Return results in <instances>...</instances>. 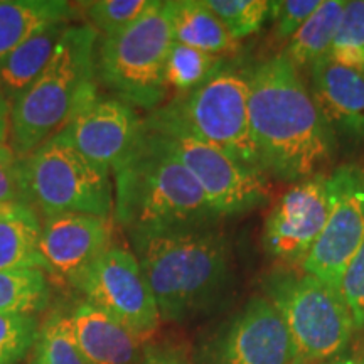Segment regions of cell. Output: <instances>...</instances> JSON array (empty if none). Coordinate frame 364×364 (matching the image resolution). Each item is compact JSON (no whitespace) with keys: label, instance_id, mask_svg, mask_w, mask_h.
Masks as SVG:
<instances>
[{"label":"cell","instance_id":"6da1fadb","mask_svg":"<svg viewBox=\"0 0 364 364\" xmlns=\"http://www.w3.org/2000/svg\"><path fill=\"white\" fill-rule=\"evenodd\" d=\"M247 78L250 127L263 174L287 182L321 174L338 140L297 68L280 53L247 71Z\"/></svg>","mask_w":364,"mask_h":364},{"label":"cell","instance_id":"7a4b0ae2","mask_svg":"<svg viewBox=\"0 0 364 364\" xmlns=\"http://www.w3.org/2000/svg\"><path fill=\"white\" fill-rule=\"evenodd\" d=\"M161 321L186 322L211 311L233 282V252L218 228L129 235Z\"/></svg>","mask_w":364,"mask_h":364},{"label":"cell","instance_id":"3957f363","mask_svg":"<svg viewBox=\"0 0 364 364\" xmlns=\"http://www.w3.org/2000/svg\"><path fill=\"white\" fill-rule=\"evenodd\" d=\"M113 177V220L127 235L211 226L221 220L162 136L144 130Z\"/></svg>","mask_w":364,"mask_h":364},{"label":"cell","instance_id":"277c9868","mask_svg":"<svg viewBox=\"0 0 364 364\" xmlns=\"http://www.w3.org/2000/svg\"><path fill=\"white\" fill-rule=\"evenodd\" d=\"M97 41L88 24L68 26L43 73L11 105L9 144L21 159L65 129L81 98L98 86Z\"/></svg>","mask_w":364,"mask_h":364},{"label":"cell","instance_id":"5b68a950","mask_svg":"<svg viewBox=\"0 0 364 364\" xmlns=\"http://www.w3.org/2000/svg\"><path fill=\"white\" fill-rule=\"evenodd\" d=\"M172 0H150L127 29L97 46V81L122 102L154 112L162 107L167 56L174 44Z\"/></svg>","mask_w":364,"mask_h":364},{"label":"cell","instance_id":"8992f818","mask_svg":"<svg viewBox=\"0 0 364 364\" xmlns=\"http://www.w3.org/2000/svg\"><path fill=\"white\" fill-rule=\"evenodd\" d=\"M263 290L284 318L292 341L294 364H324L343 356L356 329L336 290L292 267L268 273Z\"/></svg>","mask_w":364,"mask_h":364},{"label":"cell","instance_id":"52a82bcc","mask_svg":"<svg viewBox=\"0 0 364 364\" xmlns=\"http://www.w3.org/2000/svg\"><path fill=\"white\" fill-rule=\"evenodd\" d=\"M149 117L179 127L250 169L262 172L250 127L247 73L223 66L199 88L177 95L167 105L150 112Z\"/></svg>","mask_w":364,"mask_h":364},{"label":"cell","instance_id":"ba28073f","mask_svg":"<svg viewBox=\"0 0 364 364\" xmlns=\"http://www.w3.org/2000/svg\"><path fill=\"white\" fill-rule=\"evenodd\" d=\"M27 204L44 216L78 213L113 218L112 176L73 145L65 130L22 159Z\"/></svg>","mask_w":364,"mask_h":364},{"label":"cell","instance_id":"9c48e42d","mask_svg":"<svg viewBox=\"0 0 364 364\" xmlns=\"http://www.w3.org/2000/svg\"><path fill=\"white\" fill-rule=\"evenodd\" d=\"M144 122L162 136L167 147L193 174L220 220L247 215L267 204L270 188L263 172L250 169L221 149L196 139L179 127L152 117L144 118Z\"/></svg>","mask_w":364,"mask_h":364},{"label":"cell","instance_id":"30bf717a","mask_svg":"<svg viewBox=\"0 0 364 364\" xmlns=\"http://www.w3.org/2000/svg\"><path fill=\"white\" fill-rule=\"evenodd\" d=\"M327 184L329 215L300 268L339 294L346 268L364 245V169L344 164L327 174Z\"/></svg>","mask_w":364,"mask_h":364},{"label":"cell","instance_id":"8fae6325","mask_svg":"<svg viewBox=\"0 0 364 364\" xmlns=\"http://www.w3.org/2000/svg\"><path fill=\"white\" fill-rule=\"evenodd\" d=\"M196 364H294L284 318L265 295H253L194 354Z\"/></svg>","mask_w":364,"mask_h":364},{"label":"cell","instance_id":"7c38bea8","mask_svg":"<svg viewBox=\"0 0 364 364\" xmlns=\"http://www.w3.org/2000/svg\"><path fill=\"white\" fill-rule=\"evenodd\" d=\"M86 302L107 312L144 339H152L159 326L156 299L134 255L120 245H113L91 267L80 285Z\"/></svg>","mask_w":364,"mask_h":364},{"label":"cell","instance_id":"4fadbf2b","mask_svg":"<svg viewBox=\"0 0 364 364\" xmlns=\"http://www.w3.org/2000/svg\"><path fill=\"white\" fill-rule=\"evenodd\" d=\"M327 174L295 182L273 204L263 225V248L282 267L300 268L329 215Z\"/></svg>","mask_w":364,"mask_h":364},{"label":"cell","instance_id":"5bb4252c","mask_svg":"<svg viewBox=\"0 0 364 364\" xmlns=\"http://www.w3.org/2000/svg\"><path fill=\"white\" fill-rule=\"evenodd\" d=\"M63 130L98 171L112 176L139 142L144 118L132 105L115 97H103L95 86L81 98Z\"/></svg>","mask_w":364,"mask_h":364},{"label":"cell","instance_id":"9a60e30c","mask_svg":"<svg viewBox=\"0 0 364 364\" xmlns=\"http://www.w3.org/2000/svg\"><path fill=\"white\" fill-rule=\"evenodd\" d=\"M113 221L78 213L44 216L39 236L44 272L80 289L91 267L115 245Z\"/></svg>","mask_w":364,"mask_h":364},{"label":"cell","instance_id":"2e32d148","mask_svg":"<svg viewBox=\"0 0 364 364\" xmlns=\"http://www.w3.org/2000/svg\"><path fill=\"white\" fill-rule=\"evenodd\" d=\"M311 91L338 142L364 147V76L329 56L309 68Z\"/></svg>","mask_w":364,"mask_h":364},{"label":"cell","instance_id":"e0dca14e","mask_svg":"<svg viewBox=\"0 0 364 364\" xmlns=\"http://www.w3.org/2000/svg\"><path fill=\"white\" fill-rule=\"evenodd\" d=\"M71 331L88 364H135L150 339H144L124 324L85 300L70 314Z\"/></svg>","mask_w":364,"mask_h":364},{"label":"cell","instance_id":"ac0fdd59","mask_svg":"<svg viewBox=\"0 0 364 364\" xmlns=\"http://www.w3.org/2000/svg\"><path fill=\"white\" fill-rule=\"evenodd\" d=\"M68 26L70 22H58L44 27L0 59V95L9 103L16 102L43 73Z\"/></svg>","mask_w":364,"mask_h":364},{"label":"cell","instance_id":"d6986e66","mask_svg":"<svg viewBox=\"0 0 364 364\" xmlns=\"http://www.w3.org/2000/svg\"><path fill=\"white\" fill-rule=\"evenodd\" d=\"M75 17L65 0H0V59L44 27Z\"/></svg>","mask_w":364,"mask_h":364},{"label":"cell","instance_id":"ffe728a7","mask_svg":"<svg viewBox=\"0 0 364 364\" xmlns=\"http://www.w3.org/2000/svg\"><path fill=\"white\" fill-rule=\"evenodd\" d=\"M171 21L174 43L220 58L238 49V43L204 0H172Z\"/></svg>","mask_w":364,"mask_h":364},{"label":"cell","instance_id":"44dd1931","mask_svg":"<svg viewBox=\"0 0 364 364\" xmlns=\"http://www.w3.org/2000/svg\"><path fill=\"white\" fill-rule=\"evenodd\" d=\"M39 236V215L27 204L4 216L0 220V272L27 268L44 272Z\"/></svg>","mask_w":364,"mask_h":364},{"label":"cell","instance_id":"7402d4cb","mask_svg":"<svg viewBox=\"0 0 364 364\" xmlns=\"http://www.w3.org/2000/svg\"><path fill=\"white\" fill-rule=\"evenodd\" d=\"M346 0H322L317 11L287 41L282 53L297 68H311L318 59L329 56L332 41L338 33Z\"/></svg>","mask_w":364,"mask_h":364},{"label":"cell","instance_id":"603a6c76","mask_svg":"<svg viewBox=\"0 0 364 364\" xmlns=\"http://www.w3.org/2000/svg\"><path fill=\"white\" fill-rule=\"evenodd\" d=\"M51 302L48 273L38 268L0 272V314L36 316Z\"/></svg>","mask_w":364,"mask_h":364},{"label":"cell","instance_id":"cb8c5ba5","mask_svg":"<svg viewBox=\"0 0 364 364\" xmlns=\"http://www.w3.org/2000/svg\"><path fill=\"white\" fill-rule=\"evenodd\" d=\"M27 364H88L73 336L70 314L54 311L46 317Z\"/></svg>","mask_w":364,"mask_h":364},{"label":"cell","instance_id":"d4e9b609","mask_svg":"<svg viewBox=\"0 0 364 364\" xmlns=\"http://www.w3.org/2000/svg\"><path fill=\"white\" fill-rule=\"evenodd\" d=\"M225 66V58L213 56L189 46L172 44L166 65L167 86L177 95H188L199 88Z\"/></svg>","mask_w":364,"mask_h":364},{"label":"cell","instance_id":"484cf974","mask_svg":"<svg viewBox=\"0 0 364 364\" xmlns=\"http://www.w3.org/2000/svg\"><path fill=\"white\" fill-rule=\"evenodd\" d=\"M329 58L364 76V0H346Z\"/></svg>","mask_w":364,"mask_h":364},{"label":"cell","instance_id":"4316f807","mask_svg":"<svg viewBox=\"0 0 364 364\" xmlns=\"http://www.w3.org/2000/svg\"><path fill=\"white\" fill-rule=\"evenodd\" d=\"M236 43L262 29L270 19L268 0H204Z\"/></svg>","mask_w":364,"mask_h":364},{"label":"cell","instance_id":"83f0119b","mask_svg":"<svg viewBox=\"0 0 364 364\" xmlns=\"http://www.w3.org/2000/svg\"><path fill=\"white\" fill-rule=\"evenodd\" d=\"M150 0H95L81 4L86 24L102 38H110L127 29L147 9Z\"/></svg>","mask_w":364,"mask_h":364},{"label":"cell","instance_id":"f1b7e54d","mask_svg":"<svg viewBox=\"0 0 364 364\" xmlns=\"http://www.w3.org/2000/svg\"><path fill=\"white\" fill-rule=\"evenodd\" d=\"M36 316L0 314V364H21L38 338Z\"/></svg>","mask_w":364,"mask_h":364},{"label":"cell","instance_id":"f546056e","mask_svg":"<svg viewBox=\"0 0 364 364\" xmlns=\"http://www.w3.org/2000/svg\"><path fill=\"white\" fill-rule=\"evenodd\" d=\"M322 0H270V21H273V36L277 41L287 43L297 33Z\"/></svg>","mask_w":364,"mask_h":364},{"label":"cell","instance_id":"4dcf8cb0","mask_svg":"<svg viewBox=\"0 0 364 364\" xmlns=\"http://www.w3.org/2000/svg\"><path fill=\"white\" fill-rule=\"evenodd\" d=\"M339 295L351 314L354 329L364 332V245L346 268Z\"/></svg>","mask_w":364,"mask_h":364},{"label":"cell","instance_id":"1f68e13d","mask_svg":"<svg viewBox=\"0 0 364 364\" xmlns=\"http://www.w3.org/2000/svg\"><path fill=\"white\" fill-rule=\"evenodd\" d=\"M0 203L27 204L22 159L14 152L11 144L0 145Z\"/></svg>","mask_w":364,"mask_h":364},{"label":"cell","instance_id":"d6a6232c","mask_svg":"<svg viewBox=\"0 0 364 364\" xmlns=\"http://www.w3.org/2000/svg\"><path fill=\"white\" fill-rule=\"evenodd\" d=\"M135 364H196V361L193 349L186 341L152 338Z\"/></svg>","mask_w":364,"mask_h":364},{"label":"cell","instance_id":"836d02e7","mask_svg":"<svg viewBox=\"0 0 364 364\" xmlns=\"http://www.w3.org/2000/svg\"><path fill=\"white\" fill-rule=\"evenodd\" d=\"M11 136V103L0 95V145L9 144Z\"/></svg>","mask_w":364,"mask_h":364},{"label":"cell","instance_id":"e575fe53","mask_svg":"<svg viewBox=\"0 0 364 364\" xmlns=\"http://www.w3.org/2000/svg\"><path fill=\"white\" fill-rule=\"evenodd\" d=\"M324 364H364V354H353V356H339Z\"/></svg>","mask_w":364,"mask_h":364},{"label":"cell","instance_id":"d590c367","mask_svg":"<svg viewBox=\"0 0 364 364\" xmlns=\"http://www.w3.org/2000/svg\"><path fill=\"white\" fill-rule=\"evenodd\" d=\"M19 206H22L21 203H0V220H2L4 216L11 215L16 209H19Z\"/></svg>","mask_w":364,"mask_h":364}]
</instances>
